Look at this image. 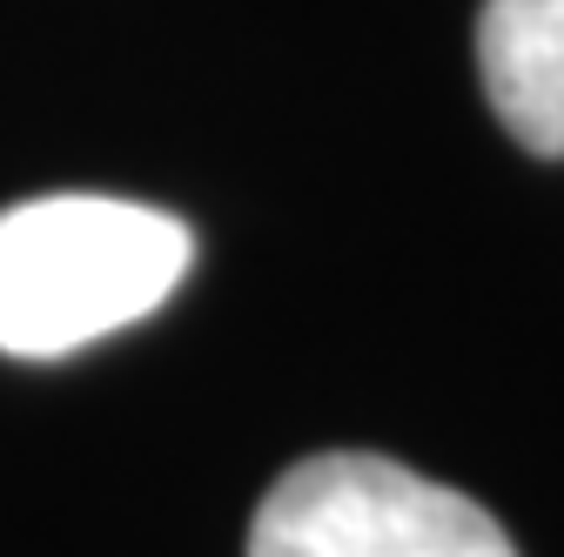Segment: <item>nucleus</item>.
Segmentation results:
<instances>
[{"label": "nucleus", "mask_w": 564, "mask_h": 557, "mask_svg": "<svg viewBox=\"0 0 564 557\" xmlns=\"http://www.w3.org/2000/svg\"><path fill=\"white\" fill-rule=\"evenodd\" d=\"M477 75L511 142L564 155V0H484Z\"/></svg>", "instance_id": "7ed1b4c3"}, {"label": "nucleus", "mask_w": 564, "mask_h": 557, "mask_svg": "<svg viewBox=\"0 0 564 557\" xmlns=\"http://www.w3.org/2000/svg\"><path fill=\"white\" fill-rule=\"evenodd\" d=\"M249 557H518L477 498L370 450L290 463L249 524Z\"/></svg>", "instance_id": "f03ea898"}, {"label": "nucleus", "mask_w": 564, "mask_h": 557, "mask_svg": "<svg viewBox=\"0 0 564 557\" xmlns=\"http://www.w3.org/2000/svg\"><path fill=\"white\" fill-rule=\"evenodd\" d=\"M195 262L182 216L121 195L0 208V357L54 363L155 316Z\"/></svg>", "instance_id": "f257e3e1"}]
</instances>
